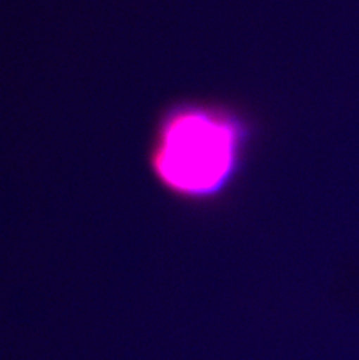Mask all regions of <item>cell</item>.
I'll list each match as a JSON object with an SVG mask.
<instances>
[{"instance_id":"cell-1","label":"cell","mask_w":359,"mask_h":360,"mask_svg":"<svg viewBox=\"0 0 359 360\" xmlns=\"http://www.w3.org/2000/svg\"><path fill=\"white\" fill-rule=\"evenodd\" d=\"M254 138L253 122L237 106L181 99L156 118L147 163L154 180L170 194L208 202L236 184Z\"/></svg>"}]
</instances>
